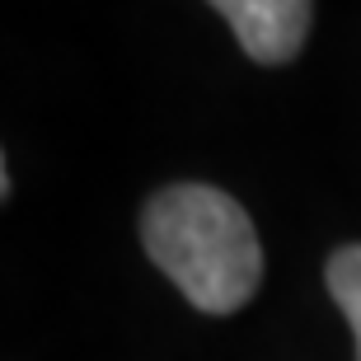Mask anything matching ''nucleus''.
Returning <instances> with one entry per match:
<instances>
[{"mask_svg": "<svg viewBox=\"0 0 361 361\" xmlns=\"http://www.w3.org/2000/svg\"><path fill=\"white\" fill-rule=\"evenodd\" d=\"M324 281H329L334 305L343 310V319H348L352 343H357V361H361V244H343V249L329 258Z\"/></svg>", "mask_w": 361, "mask_h": 361, "instance_id": "7ed1b4c3", "label": "nucleus"}, {"mask_svg": "<svg viewBox=\"0 0 361 361\" xmlns=\"http://www.w3.org/2000/svg\"><path fill=\"white\" fill-rule=\"evenodd\" d=\"M150 263L202 314H235L263 281V244L240 202L207 183L160 188L141 212Z\"/></svg>", "mask_w": 361, "mask_h": 361, "instance_id": "f257e3e1", "label": "nucleus"}, {"mask_svg": "<svg viewBox=\"0 0 361 361\" xmlns=\"http://www.w3.org/2000/svg\"><path fill=\"white\" fill-rule=\"evenodd\" d=\"M230 24L235 42L258 66H286L300 56L314 19V0H207Z\"/></svg>", "mask_w": 361, "mask_h": 361, "instance_id": "f03ea898", "label": "nucleus"}]
</instances>
